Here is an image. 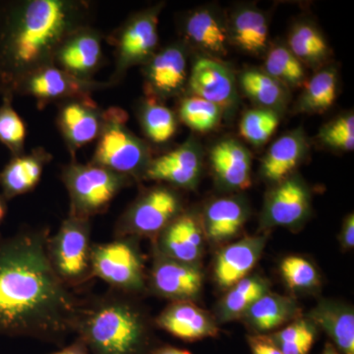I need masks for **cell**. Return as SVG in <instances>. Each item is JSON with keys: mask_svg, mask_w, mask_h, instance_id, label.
<instances>
[{"mask_svg": "<svg viewBox=\"0 0 354 354\" xmlns=\"http://www.w3.org/2000/svg\"><path fill=\"white\" fill-rule=\"evenodd\" d=\"M202 171V153L194 142L152 158L143 179L169 184L174 187L192 189L199 181Z\"/></svg>", "mask_w": 354, "mask_h": 354, "instance_id": "16", "label": "cell"}, {"mask_svg": "<svg viewBox=\"0 0 354 354\" xmlns=\"http://www.w3.org/2000/svg\"><path fill=\"white\" fill-rule=\"evenodd\" d=\"M150 354H192L187 349L174 348L171 346H156Z\"/></svg>", "mask_w": 354, "mask_h": 354, "instance_id": "44", "label": "cell"}, {"mask_svg": "<svg viewBox=\"0 0 354 354\" xmlns=\"http://www.w3.org/2000/svg\"><path fill=\"white\" fill-rule=\"evenodd\" d=\"M153 257L147 290L172 302L191 301L199 295L203 285L199 268L158 254H153Z\"/></svg>", "mask_w": 354, "mask_h": 354, "instance_id": "12", "label": "cell"}, {"mask_svg": "<svg viewBox=\"0 0 354 354\" xmlns=\"http://www.w3.org/2000/svg\"><path fill=\"white\" fill-rule=\"evenodd\" d=\"M299 307L292 298L267 292L243 315L249 327L258 333L270 332L297 318Z\"/></svg>", "mask_w": 354, "mask_h": 354, "instance_id": "24", "label": "cell"}, {"mask_svg": "<svg viewBox=\"0 0 354 354\" xmlns=\"http://www.w3.org/2000/svg\"><path fill=\"white\" fill-rule=\"evenodd\" d=\"M48 227L0 234V335L64 346L74 334L81 297L62 283L48 261Z\"/></svg>", "mask_w": 354, "mask_h": 354, "instance_id": "1", "label": "cell"}, {"mask_svg": "<svg viewBox=\"0 0 354 354\" xmlns=\"http://www.w3.org/2000/svg\"><path fill=\"white\" fill-rule=\"evenodd\" d=\"M139 118L147 138L153 143H167L176 134V114L160 101L147 97L140 108Z\"/></svg>", "mask_w": 354, "mask_h": 354, "instance_id": "33", "label": "cell"}, {"mask_svg": "<svg viewBox=\"0 0 354 354\" xmlns=\"http://www.w3.org/2000/svg\"><path fill=\"white\" fill-rule=\"evenodd\" d=\"M342 243L344 248H353L354 246V218L349 215L344 223L342 230Z\"/></svg>", "mask_w": 354, "mask_h": 354, "instance_id": "42", "label": "cell"}, {"mask_svg": "<svg viewBox=\"0 0 354 354\" xmlns=\"http://www.w3.org/2000/svg\"><path fill=\"white\" fill-rule=\"evenodd\" d=\"M239 84L244 94L261 109L279 113L288 104V88L265 71L247 69L239 75Z\"/></svg>", "mask_w": 354, "mask_h": 354, "instance_id": "29", "label": "cell"}, {"mask_svg": "<svg viewBox=\"0 0 354 354\" xmlns=\"http://www.w3.org/2000/svg\"><path fill=\"white\" fill-rule=\"evenodd\" d=\"M92 223L67 216L57 234L50 235L46 254L62 283L75 291L92 281Z\"/></svg>", "mask_w": 354, "mask_h": 354, "instance_id": "6", "label": "cell"}, {"mask_svg": "<svg viewBox=\"0 0 354 354\" xmlns=\"http://www.w3.org/2000/svg\"><path fill=\"white\" fill-rule=\"evenodd\" d=\"M319 138L324 145L337 151H353L354 148L353 114L339 116L320 130Z\"/></svg>", "mask_w": 354, "mask_h": 354, "instance_id": "40", "label": "cell"}, {"mask_svg": "<svg viewBox=\"0 0 354 354\" xmlns=\"http://www.w3.org/2000/svg\"><path fill=\"white\" fill-rule=\"evenodd\" d=\"M50 354H90V353L85 342L81 337H76L68 346H64L59 351Z\"/></svg>", "mask_w": 354, "mask_h": 354, "instance_id": "43", "label": "cell"}, {"mask_svg": "<svg viewBox=\"0 0 354 354\" xmlns=\"http://www.w3.org/2000/svg\"><path fill=\"white\" fill-rule=\"evenodd\" d=\"M322 354H341L337 351V349L335 348L333 344H326L325 348H324Z\"/></svg>", "mask_w": 354, "mask_h": 354, "instance_id": "46", "label": "cell"}, {"mask_svg": "<svg viewBox=\"0 0 354 354\" xmlns=\"http://www.w3.org/2000/svg\"><path fill=\"white\" fill-rule=\"evenodd\" d=\"M265 243L264 236H249L221 251L215 264V277L218 285L232 288L245 279L259 261Z\"/></svg>", "mask_w": 354, "mask_h": 354, "instance_id": "22", "label": "cell"}, {"mask_svg": "<svg viewBox=\"0 0 354 354\" xmlns=\"http://www.w3.org/2000/svg\"><path fill=\"white\" fill-rule=\"evenodd\" d=\"M211 164L223 187L232 190L250 187L252 157L237 140H223L216 144L211 151Z\"/></svg>", "mask_w": 354, "mask_h": 354, "instance_id": "20", "label": "cell"}, {"mask_svg": "<svg viewBox=\"0 0 354 354\" xmlns=\"http://www.w3.org/2000/svg\"><path fill=\"white\" fill-rule=\"evenodd\" d=\"M51 158L50 153L43 148L14 156L0 171L1 194L7 201L32 192L39 185L44 167Z\"/></svg>", "mask_w": 354, "mask_h": 354, "instance_id": "21", "label": "cell"}, {"mask_svg": "<svg viewBox=\"0 0 354 354\" xmlns=\"http://www.w3.org/2000/svg\"><path fill=\"white\" fill-rule=\"evenodd\" d=\"M183 213V202L171 186L158 185L140 193L116 221L114 237L155 239Z\"/></svg>", "mask_w": 354, "mask_h": 354, "instance_id": "8", "label": "cell"}, {"mask_svg": "<svg viewBox=\"0 0 354 354\" xmlns=\"http://www.w3.org/2000/svg\"><path fill=\"white\" fill-rule=\"evenodd\" d=\"M337 93V70L332 67L320 70L305 85L298 109L306 113H325L334 104Z\"/></svg>", "mask_w": 354, "mask_h": 354, "instance_id": "31", "label": "cell"}, {"mask_svg": "<svg viewBox=\"0 0 354 354\" xmlns=\"http://www.w3.org/2000/svg\"><path fill=\"white\" fill-rule=\"evenodd\" d=\"M102 36L91 26L81 28L65 39L58 48L53 64L79 80L93 81L102 66Z\"/></svg>", "mask_w": 354, "mask_h": 354, "instance_id": "14", "label": "cell"}, {"mask_svg": "<svg viewBox=\"0 0 354 354\" xmlns=\"http://www.w3.org/2000/svg\"><path fill=\"white\" fill-rule=\"evenodd\" d=\"M145 93L149 99H167L178 95L187 82V55L183 44H174L144 65Z\"/></svg>", "mask_w": 354, "mask_h": 354, "instance_id": "13", "label": "cell"}, {"mask_svg": "<svg viewBox=\"0 0 354 354\" xmlns=\"http://www.w3.org/2000/svg\"><path fill=\"white\" fill-rule=\"evenodd\" d=\"M7 200L3 195L0 194V225L3 223L6 218L7 211H8V206H7Z\"/></svg>", "mask_w": 354, "mask_h": 354, "instance_id": "45", "label": "cell"}, {"mask_svg": "<svg viewBox=\"0 0 354 354\" xmlns=\"http://www.w3.org/2000/svg\"><path fill=\"white\" fill-rule=\"evenodd\" d=\"M288 48L302 64L317 66L330 55V48L323 35L309 23H299L291 30Z\"/></svg>", "mask_w": 354, "mask_h": 354, "instance_id": "32", "label": "cell"}, {"mask_svg": "<svg viewBox=\"0 0 354 354\" xmlns=\"http://www.w3.org/2000/svg\"><path fill=\"white\" fill-rule=\"evenodd\" d=\"M153 323L184 342H196L218 335L214 319L191 301L171 302L158 314Z\"/></svg>", "mask_w": 354, "mask_h": 354, "instance_id": "19", "label": "cell"}, {"mask_svg": "<svg viewBox=\"0 0 354 354\" xmlns=\"http://www.w3.org/2000/svg\"><path fill=\"white\" fill-rule=\"evenodd\" d=\"M309 209L306 186L297 177H288L268 195L263 220L269 227H292L306 218Z\"/></svg>", "mask_w": 354, "mask_h": 354, "instance_id": "18", "label": "cell"}, {"mask_svg": "<svg viewBox=\"0 0 354 354\" xmlns=\"http://www.w3.org/2000/svg\"><path fill=\"white\" fill-rule=\"evenodd\" d=\"M269 292L268 283L259 277H246L232 286L218 306L221 322L235 320L243 317L247 310L260 297Z\"/></svg>", "mask_w": 354, "mask_h": 354, "instance_id": "30", "label": "cell"}, {"mask_svg": "<svg viewBox=\"0 0 354 354\" xmlns=\"http://www.w3.org/2000/svg\"><path fill=\"white\" fill-rule=\"evenodd\" d=\"M127 120V111L118 106L104 111L102 131L91 162L132 180L143 179L152 155L146 142L128 129Z\"/></svg>", "mask_w": 354, "mask_h": 354, "instance_id": "5", "label": "cell"}, {"mask_svg": "<svg viewBox=\"0 0 354 354\" xmlns=\"http://www.w3.org/2000/svg\"><path fill=\"white\" fill-rule=\"evenodd\" d=\"M62 180L69 195V215L86 220L106 213L115 197L133 183L102 165L76 160L65 165Z\"/></svg>", "mask_w": 354, "mask_h": 354, "instance_id": "4", "label": "cell"}, {"mask_svg": "<svg viewBox=\"0 0 354 354\" xmlns=\"http://www.w3.org/2000/svg\"><path fill=\"white\" fill-rule=\"evenodd\" d=\"M281 272L290 290H311L319 285L318 272L313 265L298 256L286 257L281 264Z\"/></svg>", "mask_w": 354, "mask_h": 354, "instance_id": "39", "label": "cell"}, {"mask_svg": "<svg viewBox=\"0 0 354 354\" xmlns=\"http://www.w3.org/2000/svg\"><path fill=\"white\" fill-rule=\"evenodd\" d=\"M223 111L216 104L192 95L185 97L179 106V118L184 124L197 132H209L221 122Z\"/></svg>", "mask_w": 354, "mask_h": 354, "instance_id": "35", "label": "cell"}, {"mask_svg": "<svg viewBox=\"0 0 354 354\" xmlns=\"http://www.w3.org/2000/svg\"><path fill=\"white\" fill-rule=\"evenodd\" d=\"M228 39L242 50L259 55L267 48L269 25L262 11L257 8L239 9L234 14L227 29Z\"/></svg>", "mask_w": 354, "mask_h": 354, "instance_id": "26", "label": "cell"}, {"mask_svg": "<svg viewBox=\"0 0 354 354\" xmlns=\"http://www.w3.org/2000/svg\"><path fill=\"white\" fill-rule=\"evenodd\" d=\"M12 95H3L0 106V143L14 156L24 153L27 127L12 106Z\"/></svg>", "mask_w": 354, "mask_h": 354, "instance_id": "36", "label": "cell"}, {"mask_svg": "<svg viewBox=\"0 0 354 354\" xmlns=\"http://www.w3.org/2000/svg\"><path fill=\"white\" fill-rule=\"evenodd\" d=\"M74 335L90 354H150L156 348L152 322L137 297L111 288L81 298Z\"/></svg>", "mask_w": 354, "mask_h": 354, "instance_id": "3", "label": "cell"}, {"mask_svg": "<svg viewBox=\"0 0 354 354\" xmlns=\"http://www.w3.org/2000/svg\"><path fill=\"white\" fill-rule=\"evenodd\" d=\"M279 124V113L267 109L246 111L242 118L239 132L246 141L254 146L267 143Z\"/></svg>", "mask_w": 354, "mask_h": 354, "instance_id": "38", "label": "cell"}, {"mask_svg": "<svg viewBox=\"0 0 354 354\" xmlns=\"http://www.w3.org/2000/svg\"><path fill=\"white\" fill-rule=\"evenodd\" d=\"M160 10L162 6H157L135 14L109 37L115 57V70L109 83L118 82L128 69L145 65L157 53Z\"/></svg>", "mask_w": 354, "mask_h": 354, "instance_id": "9", "label": "cell"}, {"mask_svg": "<svg viewBox=\"0 0 354 354\" xmlns=\"http://www.w3.org/2000/svg\"><path fill=\"white\" fill-rule=\"evenodd\" d=\"M269 337L283 354H308L315 342V325L297 320Z\"/></svg>", "mask_w": 354, "mask_h": 354, "instance_id": "37", "label": "cell"}, {"mask_svg": "<svg viewBox=\"0 0 354 354\" xmlns=\"http://www.w3.org/2000/svg\"><path fill=\"white\" fill-rule=\"evenodd\" d=\"M308 150L306 136L301 130L286 133L277 140L263 158L261 172L272 183H281L304 160Z\"/></svg>", "mask_w": 354, "mask_h": 354, "instance_id": "23", "label": "cell"}, {"mask_svg": "<svg viewBox=\"0 0 354 354\" xmlns=\"http://www.w3.org/2000/svg\"><path fill=\"white\" fill-rule=\"evenodd\" d=\"M93 6L83 0H22L0 6V93L15 95L23 80L53 64L72 32L90 26Z\"/></svg>", "mask_w": 354, "mask_h": 354, "instance_id": "2", "label": "cell"}, {"mask_svg": "<svg viewBox=\"0 0 354 354\" xmlns=\"http://www.w3.org/2000/svg\"><path fill=\"white\" fill-rule=\"evenodd\" d=\"M186 37L200 48L213 55L227 53V29L220 18L209 9H200L191 14L184 25Z\"/></svg>", "mask_w": 354, "mask_h": 354, "instance_id": "28", "label": "cell"}, {"mask_svg": "<svg viewBox=\"0 0 354 354\" xmlns=\"http://www.w3.org/2000/svg\"><path fill=\"white\" fill-rule=\"evenodd\" d=\"M153 241V254L195 265L202 253L204 234L196 216L181 213Z\"/></svg>", "mask_w": 354, "mask_h": 354, "instance_id": "17", "label": "cell"}, {"mask_svg": "<svg viewBox=\"0 0 354 354\" xmlns=\"http://www.w3.org/2000/svg\"><path fill=\"white\" fill-rule=\"evenodd\" d=\"M57 124L72 158L84 146L99 138L104 111L91 95L71 97L59 102Z\"/></svg>", "mask_w": 354, "mask_h": 354, "instance_id": "11", "label": "cell"}, {"mask_svg": "<svg viewBox=\"0 0 354 354\" xmlns=\"http://www.w3.org/2000/svg\"><path fill=\"white\" fill-rule=\"evenodd\" d=\"M265 72L286 88L301 85L306 77L304 65L283 46H274L268 53Z\"/></svg>", "mask_w": 354, "mask_h": 354, "instance_id": "34", "label": "cell"}, {"mask_svg": "<svg viewBox=\"0 0 354 354\" xmlns=\"http://www.w3.org/2000/svg\"><path fill=\"white\" fill-rule=\"evenodd\" d=\"M252 354H283L269 335H256L248 339Z\"/></svg>", "mask_w": 354, "mask_h": 354, "instance_id": "41", "label": "cell"}, {"mask_svg": "<svg viewBox=\"0 0 354 354\" xmlns=\"http://www.w3.org/2000/svg\"><path fill=\"white\" fill-rule=\"evenodd\" d=\"M310 318L333 339L344 354H354V313L351 307L324 302L309 314Z\"/></svg>", "mask_w": 354, "mask_h": 354, "instance_id": "27", "label": "cell"}, {"mask_svg": "<svg viewBox=\"0 0 354 354\" xmlns=\"http://www.w3.org/2000/svg\"><path fill=\"white\" fill-rule=\"evenodd\" d=\"M132 236L93 244V279H102L111 290L139 297L147 290L145 266L138 243Z\"/></svg>", "mask_w": 354, "mask_h": 354, "instance_id": "7", "label": "cell"}, {"mask_svg": "<svg viewBox=\"0 0 354 354\" xmlns=\"http://www.w3.org/2000/svg\"><path fill=\"white\" fill-rule=\"evenodd\" d=\"M188 86L193 95L216 104L223 113L236 108L239 95L234 74L216 60L198 58L191 69Z\"/></svg>", "mask_w": 354, "mask_h": 354, "instance_id": "15", "label": "cell"}, {"mask_svg": "<svg viewBox=\"0 0 354 354\" xmlns=\"http://www.w3.org/2000/svg\"><path fill=\"white\" fill-rule=\"evenodd\" d=\"M111 85V83L82 81L70 75L55 64L46 65L26 77L16 88L15 94L31 95L39 109L53 102L91 95L92 92Z\"/></svg>", "mask_w": 354, "mask_h": 354, "instance_id": "10", "label": "cell"}, {"mask_svg": "<svg viewBox=\"0 0 354 354\" xmlns=\"http://www.w3.org/2000/svg\"><path fill=\"white\" fill-rule=\"evenodd\" d=\"M246 218V206L241 199L223 198L216 200L205 212V234L214 242L227 241L241 230Z\"/></svg>", "mask_w": 354, "mask_h": 354, "instance_id": "25", "label": "cell"}]
</instances>
